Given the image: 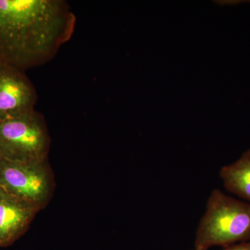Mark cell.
I'll use <instances>...</instances> for the list:
<instances>
[{
	"label": "cell",
	"mask_w": 250,
	"mask_h": 250,
	"mask_svg": "<svg viewBox=\"0 0 250 250\" xmlns=\"http://www.w3.org/2000/svg\"><path fill=\"white\" fill-rule=\"evenodd\" d=\"M223 250H250V241L243 242L238 244L227 247Z\"/></svg>",
	"instance_id": "obj_8"
},
{
	"label": "cell",
	"mask_w": 250,
	"mask_h": 250,
	"mask_svg": "<svg viewBox=\"0 0 250 250\" xmlns=\"http://www.w3.org/2000/svg\"><path fill=\"white\" fill-rule=\"evenodd\" d=\"M75 22L61 0H0V63L22 71L45 63L71 38Z\"/></svg>",
	"instance_id": "obj_1"
},
{
	"label": "cell",
	"mask_w": 250,
	"mask_h": 250,
	"mask_svg": "<svg viewBox=\"0 0 250 250\" xmlns=\"http://www.w3.org/2000/svg\"><path fill=\"white\" fill-rule=\"evenodd\" d=\"M35 88L19 69L0 63V121L35 111Z\"/></svg>",
	"instance_id": "obj_5"
},
{
	"label": "cell",
	"mask_w": 250,
	"mask_h": 250,
	"mask_svg": "<svg viewBox=\"0 0 250 250\" xmlns=\"http://www.w3.org/2000/svg\"><path fill=\"white\" fill-rule=\"evenodd\" d=\"M250 240V203L214 189L195 233L194 250L225 248Z\"/></svg>",
	"instance_id": "obj_2"
},
{
	"label": "cell",
	"mask_w": 250,
	"mask_h": 250,
	"mask_svg": "<svg viewBox=\"0 0 250 250\" xmlns=\"http://www.w3.org/2000/svg\"><path fill=\"white\" fill-rule=\"evenodd\" d=\"M220 177L227 191L250 203V149L234 162L223 166Z\"/></svg>",
	"instance_id": "obj_7"
},
{
	"label": "cell",
	"mask_w": 250,
	"mask_h": 250,
	"mask_svg": "<svg viewBox=\"0 0 250 250\" xmlns=\"http://www.w3.org/2000/svg\"><path fill=\"white\" fill-rule=\"evenodd\" d=\"M0 188L42 209L53 193V174L47 160H0Z\"/></svg>",
	"instance_id": "obj_4"
},
{
	"label": "cell",
	"mask_w": 250,
	"mask_h": 250,
	"mask_svg": "<svg viewBox=\"0 0 250 250\" xmlns=\"http://www.w3.org/2000/svg\"><path fill=\"white\" fill-rule=\"evenodd\" d=\"M49 146L45 121L35 111L0 121V160H47Z\"/></svg>",
	"instance_id": "obj_3"
},
{
	"label": "cell",
	"mask_w": 250,
	"mask_h": 250,
	"mask_svg": "<svg viewBox=\"0 0 250 250\" xmlns=\"http://www.w3.org/2000/svg\"><path fill=\"white\" fill-rule=\"evenodd\" d=\"M39 210L0 188V247L9 246L25 232Z\"/></svg>",
	"instance_id": "obj_6"
}]
</instances>
